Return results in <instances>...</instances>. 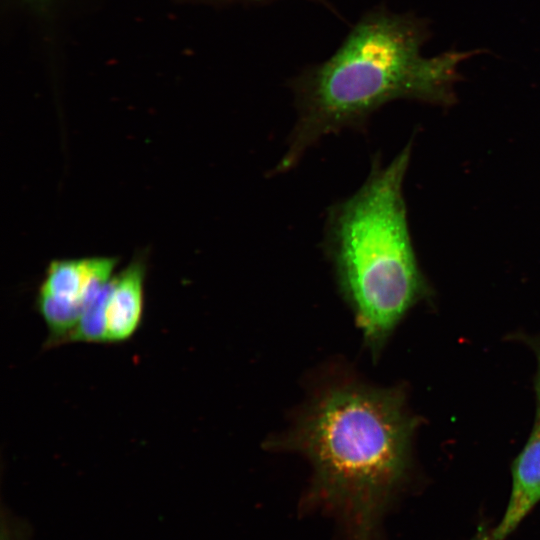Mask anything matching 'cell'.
<instances>
[{
  "label": "cell",
  "mask_w": 540,
  "mask_h": 540,
  "mask_svg": "<svg viewBox=\"0 0 540 540\" xmlns=\"http://www.w3.org/2000/svg\"><path fill=\"white\" fill-rule=\"evenodd\" d=\"M472 540H496V538L493 535V529L481 527Z\"/></svg>",
  "instance_id": "cell-8"
},
{
  "label": "cell",
  "mask_w": 540,
  "mask_h": 540,
  "mask_svg": "<svg viewBox=\"0 0 540 540\" xmlns=\"http://www.w3.org/2000/svg\"><path fill=\"white\" fill-rule=\"evenodd\" d=\"M146 265L135 259L110 282L105 305V344L129 341L141 327L145 310Z\"/></svg>",
  "instance_id": "cell-6"
},
{
  "label": "cell",
  "mask_w": 540,
  "mask_h": 540,
  "mask_svg": "<svg viewBox=\"0 0 540 540\" xmlns=\"http://www.w3.org/2000/svg\"><path fill=\"white\" fill-rule=\"evenodd\" d=\"M410 155L407 145L385 166L375 159L364 183L330 207L325 223L326 256L374 355L430 292L413 250L403 198Z\"/></svg>",
  "instance_id": "cell-3"
},
{
  "label": "cell",
  "mask_w": 540,
  "mask_h": 540,
  "mask_svg": "<svg viewBox=\"0 0 540 540\" xmlns=\"http://www.w3.org/2000/svg\"><path fill=\"white\" fill-rule=\"evenodd\" d=\"M425 39L414 17L383 10L362 17L333 55L296 81L297 120L275 172L295 166L324 137L362 128L391 101L450 103L457 68L471 52L426 58Z\"/></svg>",
  "instance_id": "cell-2"
},
{
  "label": "cell",
  "mask_w": 540,
  "mask_h": 540,
  "mask_svg": "<svg viewBox=\"0 0 540 540\" xmlns=\"http://www.w3.org/2000/svg\"><path fill=\"white\" fill-rule=\"evenodd\" d=\"M116 265V258L103 256L49 263L35 298L48 331L43 348L63 345L89 303L114 277Z\"/></svg>",
  "instance_id": "cell-4"
},
{
  "label": "cell",
  "mask_w": 540,
  "mask_h": 540,
  "mask_svg": "<svg viewBox=\"0 0 540 540\" xmlns=\"http://www.w3.org/2000/svg\"><path fill=\"white\" fill-rule=\"evenodd\" d=\"M417 426L400 389L344 380L322 388L274 447L312 464L306 504L335 512L348 540H377L383 511L407 474Z\"/></svg>",
  "instance_id": "cell-1"
},
{
  "label": "cell",
  "mask_w": 540,
  "mask_h": 540,
  "mask_svg": "<svg viewBox=\"0 0 540 540\" xmlns=\"http://www.w3.org/2000/svg\"><path fill=\"white\" fill-rule=\"evenodd\" d=\"M110 282L86 307L76 327L67 336L63 345L70 343L105 344V305Z\"/></svg>",
  "instance_id": "cell-7"
},
{
  "label": "cell",
  "mask_w": 540,
  "mask_h": 540,
  "mask_svg": "<svg viewBox=\"0 0 540 540\" xmlns=\"http://www.w3.org/2000/svg\"><path fill=\"white\" fill-rule=\"evenodd\" d=\"M536 357L534 391L535 417L530 435L512 463V488L507 508L493 529L496 540H504L540 501V337L522 336Z\"/></svg>",
  "instance_id": "cell-5"
}]
</instances>
